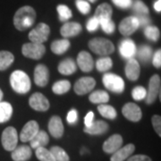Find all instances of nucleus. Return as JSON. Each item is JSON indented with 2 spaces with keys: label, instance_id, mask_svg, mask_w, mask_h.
I'll return each mask as SVG.
<instances>
[{
  "label": "nucleus",
  "instance_id": "7ed1b4c3",
  "mask_svg": "<svg viewBox=\"0 0 161 161\" xmlns=\"http://www.w3.org/2000/svg\"><path fill=\"white\" fill-rule=\"evenodd\" d=\"M89 47L98 56H108L115 50V46L109 40L104 38H94L89 41Z\"/></svg>",
  "mask_w": 161,
  "mask_h": 161
},
{
  "label": "nucleus",
  "instance_id": "ea45409f",
  "mask_svg": "<svg viewBox=\"0 0 161 161\" xmlns=\"http://www.w3.org/2000/svg\"><path fill=\"white\" fill-rule=\"evenodd\" d=\"M147 95V90L142 86H137L133 88L132 91V96L133 99L140 101L142 99H144Z\"/></svg>",
  "mask_w": 161,
  "mask_h": 161
},
{
  "label": "nucleus",
  "instance_id": "4c0bfd02",
  "mask_svg": "<svg viewBox=\"0 0 161 161\" xmlns=\"http://www.w3.org/2000/svg\"><path fill=\"white\" fill-rule=\"evenodd\" d=\"M50 151L54 156L56 161H69L70 158L65 150L58 146H54L50 149Z\"/></svg>",
  "mask_w": 161,
  "mask_h": 161
},
{
  "label": "nucleus",
  "instance_id": "b1692460",
  "mask_svg": "<svg viewBox=\"0 0 161 161\" xmlns=\"http://www.w3.org/2000/svg\"><path fill=\"white\" fill-rule=\"evenodd\" d=\"M113 14V9L110 5L107 3H103L97 7L96 12H95V17L98 20L99 23L104 21H108L111 20Z\"/></svg>",
  "mask_w": 161,
  "mask_h": 161
},
{
  "label": "nucleus",
  "instance_id": "1a4fd4ad",
  "mask_svg": "<svg viewBox=\"0 0 161 161\" xmlns=\"http://www.w3.org/2000/svg\"><path fill=\"white\" fill-rule=\"evenodd\" d=\"M95 85H96V80H94V78L90 76L81 77L75 82L74 90L77 95H85L92 92Z\"/></svg>",
  "mask_w": 161,
  "mask_h": 161
},
{
  "label": "nucleus",
  "instance_id": "2f4dec72",
  "mask_svg": "<svg viewBox=\"0 0 161 161\" xmlns=\"http://www.w3.org/2000/svg\"><path fill=\"white\" fill-rule=\"evenodd\" d=\"M138 58L142 62V63H149L150 59L153 56V51H152V47L148 45H143V46L140 47L137 52H136Z\"/></svg>",
  "mask_w": 161,
  "mask_h": 161
},
{
  "label": "nucleus",
  "instance_id": "5fc2aeb1",
  "mask_svg": "<svg viewBox=\"0 0 161 161\" xmlns=\"http://www.w3.org/2000/svg\"><path fill=\"white\" fill-rule=\"evenodd\" d=\"M88 1H89V2H91V3H95L97 0H88Z\"/></svg>",
  "mask_w": 161,
  "mask_h": 161
},
{
  "label": "nucleus",
  "instance_id": "a19ab883",
  "mask_svg": "<svg viewBox=\"0 0 161 161\" xmlns=\"http://www.w3.org/2000/svg\"><path fill=\"white\" fill-rule=\"evenodd\" d=\"M76 7L82 14H87L91 11V5L86 0H76Z\"/></svg>",
  "mask_w": 161,
  "mask_h": 161
},
{
  "label": "nucleus",
  "instance_id": "603ef678",
  "mask_svg": "<svg viewBox=\"0 0 161 161\" xmlns=\"http://www.w3.org/2000/svg\"><path fill=\"white\" fill-rule=\"evenodd\" d=\"M154 9L157 12H158V13L161 11V0L156 1L155 4H154Z\"/></svg>",
  "mask_w": 161,
  "mask_h": 161
},
{
  "label": "nucleus",
  "instance_id": "423d86ee",
  "mask_svg": "<svg viewBox=\"0 0 161 161\" xmlns=\"http://www.w3.org/2000/svg\"><path fill=\"white\" fill-rule=\"evenodd\" d=\"M22 52L25 58L39 60L44 56V54L46 52V47L43 44L29 42V43H26L23 45Z\"/></svg>",
  "mask_w": 161,
  "mask_h": 161
},
{
  "label": "nucleus",
  "instance_id": "f03ea898",
  "mask_svg": "<svg viewBox=\"0 0 161 161\" xmlns=\"http://www.w3.org/2000/svg\"><path fill=\"white\" fill-rule=\"evenodd\" d=\"M10 84L12 89L19 94L29 92L31 87L30 77L22 70H16L12 73L10 75Z\"/></svg>",
  "mask_w": 161,
  "mask_h": 161
},
{
  "label": "nucleus",
  "instance_id": "f257e3e1",
  "mask_svg": "<svg viewBox=\"0 0 161 161\" xmlns=\"http://www.w3.org/2000/svg\"><path fill=\"white\" fill-rule=\"evenodd\" d=\"M37 18L34 8L30 6H25L18 9L14 16V25L20 31H23L31 28Z\"/></svg>",
  "mask_w": 161,
  "mask_h": 161
},
{
  "label": "nucleus",
  "instance_id": "49530a36",
  "mask_svg": "<svg viewBox=\"0 0 161 161\" xmlns=\"http://www.w3.org/2000/svg\"><path fill=\"white\" fill-rule=\"evenodd\" d=\"M112 2L119 8L127 9L132 6V0H112Z\"/></svg>",
  "mask_w": 161,
  "mask_h": 161
},
{
  "label": "nucleus",
  "instance_id": "20e7f679",
  "mask_svg": "<svg viewBox=\"0 0 161 161\" xmlns=\"http://www.w3.org/2000/svg\"><path fill=\"white\" fill-rule=\"evenodd\" d=\"M104 86L108 91L115 93H122L125 91V81L119 75L107 73L102 77Z\"/></svg>",
  "mask_w": 161,
  "mask_h": 161
},
{
  "label": "nucleus",
  "instance_id": "6ab92c4d",
  "mask_svg": "<svg viewBox=\"0 0 161 161\" xmlns=\"http://www.w3.org/2000/svg\"><path fill=\"white\" fill-rule=\"evenodd\" d=\"M125 75L130 80H137L141 74V66L138 61L134 58H131L128 60L125 65Z\"/></svg>",
  "mask_w": 161,
  "mask_h": 161
},
{
  "label": "nucleus",
  "instance_id": "6e6552de",
  "mask_svg": "<svg viewBox=\"0 0 161 161\" xmlns=\"http://www.w3.org/2000/svg\"><path fill=\"white\" fill-rule=\"evenodd\" d=\"M160 77L158 75H154L150 78L149 82V90L147 91V95L145 98L146 103L148 105L155 102V100L158 98V95H159L160 93Z\"/></svg>",
  "mask_w": 161,
  "mask_h": 161
},
{
  "label": "nucleus",
  "instance_id": "0eeeda50",
  "mask_svg": "<svg viewBox=\"0 0 161 161\" xmlns=\"http://www.w3.org/2000/svg\"><path fill=\"white\" fill-rule=\"evenodd\" d=\"M2 145L7 151H13L16 148L18 142L17 131L14 127L9 126L4 130L1 138Z\"/></svg>",
  "mask_w": 161,
  "mask_h": 161
},
{
  "label": "nucleus",
  "instance_id": "c85d7f7f",
  "mask_svg": "<svg viewBox=\"0 0 161 161\" xmlns=\"http://www.w3.org/2000/svg\"><path fill=\"white\" fill-rule=\"evenodd\" d=\"M90 101L93 104H105L108 102L109 95L105 91H96L93 92L89 97Z\"/></svg>",
  "mask_w": 161,
  "mask_h": 161
},
{
  "label": "nucleus",
  "instance_id": "864d4df0",
  "mask_svg": "<svg viewBox=\"0 0 161 161\" xmlns=\"http://www.w3.org/2000/svg\"><path fill=\"white\" fill-rule=\"evenodd\" d=\"M2 98H3V92H2L1 89H0V102L2 101Z\"/></svg>",
  "mask_w": 161,
  "mask_h": 161
},
{
  "label": "nucleus",
  "instance_id": "f3484780",
  "mask_svg": "<svg viewBox=\"0 0 161 161\" xmlns=\"http://www.w3.org/2000/svg\"><path fill=\"white\" fill-rule=\"evenodd\" d=\"M77 64L82 72L89 73L94 67V62L92 55L87 51H80L77 57Z\"/></svg>",
  "mask_w": 161,
  "mask_h": 161
},
{
  "label": "nucleus",
  "instance_id": "58836bf2",
  "mask_svg": "<svg viewBox=\"0 0 161 161\" xmlns=\"http://www.w3.org/2000/svg\"><path fill=\"white\" fill-rule=\"evenodd\" d=\"M132 11L135 15H148L149 14V8L141 0H136L132 6Z\"/></svg>",
  "mask_w": 161,
  "mask_h": 161
},
{
  "label": "nucleus",
  "instance_id": "aec40b11",
  "mask_svg": "<svg viewBox=\"0 0 161 161\" xmlns=\"http://www.w3.org/2000/svg\"><path fill=\"white\" fill-rule=\"evenodd\" d=\"M80 31H81V25L80 23H75V22L65 23L60 30V33L64 39L77 36Z\"/></svg>",
  "mask_w": 161,
  "mask_h": 161
},
{
  "label": "nucleus",
  "instance_id": "ddd939ff",
  "mask_svg": "<svg viewBox=\"0 0 161 161\" xmlns=\"http://www.w3.org/2000/svg\"><path fill=\"white\" fill-rule=\"evenodd\" d=\"M119 52H120L121 57L125 59H131L136 55L137 47L133 40L130 39H125L122 40L119 45Z\"/></svg>",
  "mask_w": 161,
  "mask_h": 161
},
{
  "label": "nucleus",
  "instance_id": "9d476101",
  "mask_svg": "<svg viewBox=\"0 0 161 161\" xmlns=\"http://www.w3.org/2000/svg\"><path fill=\"white\" fill-rule=\"evenodd\" d=\"M29 104L32 109L40 112H45L50 107L48 99L40 92H36L31 96Z\"/></svg>",
  "mask_w": 161,
  "mask_h": 161
},
{
  "label": "nucleus",
  "instance_id": "9b49d317",
  "mask_svg": "<svg viewBox=\"0 0 161 161\" xmlns=\"http://www.w3.org/2000/svg\"><path fill=\"white\" fill-rule=\"evenodd\" d=\"M139 27L140 26L137 18L135 16H129L121 21L119 24V31L124 36H130L134 31H136Z\"/></svg>",
  "mask_w": 161,
  "mask_h": 161
},
{
  "label": "nucleus",
  "instance_id": "c756f323",
  "mask_svg": "<svg viewBox=\"0 0 161 161\" xmlns=\"http://www.w3.org/2000/svg\"><path fill=\"white\" fill-rule=\"evenodd\" d=\"M98 111L99 114L102 115L103 117L110 120H114L115 117L117 116L116 110L115 109L114 107L110 105H106V104H100L98 105Z\"/></svg>",
  "mask_w": 161,
  "mask_h": 161
},
{
  "label": "nucleus",
  "instance_id": "f8f14e48",
  "mask_svg": "<svg viewBox=\"0 0 161 161\" xmlns=\"http://www.w3.org/2000/svg\"><path fill=\"white\" fill-rule=\"evenodd\" d=\"M122 113L124 116L132 122H139L142 117V113L138 105L132 103H127L123 107Z\"/></svg>",
  "mask_w": 161,
  "mask_h": 161
},
{
  "label": "nucleus",
  "instance_id": "09e8293b",
  "mask_svg": "<svg viewBox=\"0 0 161 161\" xmlns=\"http://www.w3.org/2000/svg\"><path fill=\"white\" fill-rule=\"evenodd\" d=\"M134 16L138 20L139 26H142V27L149 26L150 23V19L148 15H134Z\"/></svg>",
  "mask_w": 161,
  "mask_h": 161
},
{
  "label": "nucleus",
  "instance_id": "cd10ccee",
  "mask_svg": "<svg viewBox=\"0 0 161 161\" xmlns=\"http://www.w3.org/2000/svg\"><path fill=\"white\" fill-rule=\"evenodd\" d=\"M13 115V107L6 101L0 102V124L6 123L11 118Z\"/></svg>",
  "mask_w": 161,
  "mask_h": 161
},
{
  "label": "nucleus",
  "instance_id": "4468645a",
  "mask_svg": "<svg viewBox=\"0 0 161 161\" xmlns=\"http://www.w3.org/2000/svg\"><path fill=\"white\" fill-rule=\"evenodd\" d=\"M39 124L34 120L29 121L24 126L20 134V139L23 142H30L39 132Z\"/></svg>",
  "mask_w": 161,
  "mask_h": 161
},
{
  "label": "nucleus",
  "instance_id": "a211bd4d",
  "mask_svg": "<svg viewBox=\"0 0 161 161\" xmlns=\"http://www.w3.org/2000/svg\"><path fill=\"white\" fill-rule=\"evenodd\" d=\"M48 131L54 138H61L64 134V125L62 119L58 116L54 115L50 118L48 122Z\"/></svg>",
  "mask_w": 161,
  "mask_h": 161
},
{
  "label": "nucleus",
  "instance_id": "5701e85b",
  "mask_svg": "<svg viewBox=\"0 0 161 161\" xmlns=\"http://www.w3.org/2000/svg\"><path fill=\"white\" fill-rule=\"evenodd\" d=\"M32 152L29 146L22 145L12 151V158L14 161H27L31 158Z\"/></svg>",
  "mask_w": 161,
  "mask_h": 161
},
{
  "label": "nucleus",
  "instance_id": "39448f33",
  "mask_svg": "<svg viewBox=\"0 0 161 161\" xmlns=\"http://www.w3.org/2000/svg\"><path fill=\"white\" fill-rule=\"evenodd\" d=\"M50 34V28L46 23H39L29 33V40L31 42L43 44L46 42Z\"/></svg>",
  "mask_w": 161,
  "mask_h": 161
},
{
  "label": "nucleus",
  "instance_id": "2eb2a0df",
  "mask_svg": "<svg viewBox=\"0 0 161 161\" xmlns=\"http://www.w3.org/2000/svg\"><path fill=\"white\" fill-rule=\"evenodd\" d=\"M49 80V71L46 65L38 64L34 69V81L36 85L45 87Z\"/></svg>",
  "mask_w": 161,
  "mask_h": 161
},
{
  "label": "nucleus",
  "instance_id": "a18cd8bd",
  "mask_svg": "<svg viewBox=\"0 0 161 161\" xmlns=\"http://www.w3.org/2000/svg\"><path fill=\"white\" fill-rule=\"evenodd\" d=\"M152 125L155 129L156 132L161 136V117L160 115H155L152 116Z\"/></svg>",
  "mask_w": 161,
  "mask_h": 161
},
{
  "label": "nucleus",
  "instance_id": "4be33fe9",
  "mask_svg": "<svg viewBox=\"0 0 161 161\" xmlns=\"http://www.w3.org/2000/svg\"><path fill=\"white\" fill-rule=\"evenodd\" d=\"M134 150H135V146L133 144H127L125 147L120 148L119 150L114 152L110 158V161H125L132 155Z\"/></svg>",
  "mask_w": 161,
  "mask_h": 161
},
{
  "label": "nucleus",
  "instance_id": "e433bc0d",
  "mask_svg": "<svg viewBox=\"0 0 161 161\" xmlns=\"http://www.w3.org/2000/svg\"><path fill=\"white\" fill-rule=\"evenodd\" d=\"M57 11L58 13V18L61 22H66L73 17L72 11L70 8L65 5H59L57 7Z\"/></svg>",
  "mask_w": 161,
  "mask_h": 161
},
{
  "label": "nucleus",
  "instance_id": "f704fd0d",
  "mask_svg": "<svg viewBox=\"0 0 161 161\" xmlns=\"http://www.w3.org/2000/svg\"><path fill=\"white\" fill-rule=\"evenodd\" d=\"M144 35L148 40L156 42L160 38V31L158 27L149 25V26L145 27V29H144Z\"/></svg>",
  "mask_w": 161,
  "mask_h": 161
},
{
  "label": "nucleus",
  "instance_id": "a878e982",
  "mask_svg": "<svg viewBox=\"0 0 161 161\" xmlns=\"http://www.w3.org/2000/svg\"><path fill=\"white\" fill-rule=\"evenodd\" d=\"M49 142V137L45 131H39L33 138L30 141L31 147L32 149H38L40 147H45Z\"/></svg>",
  "mask_w": 161,
  "mask_h": 161
},
{
  "label": "nucleus",
  "instance_id": "412c9836",
  "mask_svg": "<svg viewBox=\"0 0 161 161\" xmlns=\"http://www.w3.org/2000/svg\"><path fill=\"white\" fill-rule=\"evenodd\" d=\"M108 125L102 120L94 121L91 126L85 127L84 132L91 135H101L108 131Z\"/></svg>",
  "mask_w": 161,
  "mask_h": 161
},
{
  "label": "nucleus",
  "instance_id": "c03bdc74",
  "mask_svg": "<svg viewBox=\"0 0 161 161\" xmlns=\"http://www.w3.org/2000/svg\"><path fill=\"white\" fill-rule=\"evenodd\" d=\"M66 121L69 125H75L78 121V112L77 110L73 108L68 112L67 116H66Z\"/></svg>",
  "mask_w": 161,
  "mask_h": 161
},
{
  "label": "nucleus",
  "instance_id": "8fccbe9b",
  "mask_svg": "<svg viewBox=\"0 0 161 161\" xmlns=\"http://www.w3.org/2000/svg\"><path fill=\"white\" fill-rule=\"evenodd\" d=\"M94 113L92 111H90L84 117V125H85V127L91 126L92 125V123L94 122Z\"/></svg>",
  "mask_w": 161,
  "mask_h": 161
},
{
  "label": "nucleus",
  "instance_id": "dca6fc26",
  "mask_svg": "<svg viewBox=\"0 0 161 161\" xmlns=\"http://www.w3.org/2000/svg\"><path fill=\"white\" fill-rule=\"evenodd\" d=\"M123 144V138L120 134H113L103 144V150L108 154H113L119 150Z\"/></svg>",
  "mask_w": 161,
  "mask_h": 161
},
{
  "label": "nucleus",
  "instance_id": "393cba45",
  "mask_svg": "<svg viewBox=\"0 0 161 161\" xmlns=\"http://www.w3.org/2000/svg\"><path fill=\"white\" fill-rule=\"evenodd\" d=\"M58 72L64 75H71L75 74L77 69L76 64L71 58H66L59 64L58 67Z\"/></svg>",
  "mask_w": 161,
  "mask_h": 161
},
{
  "label": "nucleus",
  "instance_id": "72a5a7b5",
  "mask_svg": "<svg viewBox=\"0 0 161 161\" xmlns=\"http://www.w3.org/2000/svg\"><path fill=\"white\" fill-rule=\"evenodd\" d=\"M36 157L40 161H56L52 152L49 150H47L45 147H40L36 149Z\"/></svg>",
  "mask_w": 161,
  "mask_h": 161
},
{
  "label": "nucleus",
  "instance_id": "473e14b6",
  "mask_svg": "<svg viewBox=\"0 0 161 161\" xmlns=\"http://www.w3.org/2000/svg\"><path fill=\"white\" fill-rule=\"evenodd\" d=\"M70 89H71V83L69 80H58L57 82H55L52 86L53 92L58 95H62L68 92Z\"/></svg>",
  "mask_w": 161,
  "mask_h": 161
},
{
  "label": "nucleus",
  "instance_id": "de8ad7c7",
  "mask_svg": "<svg viewBox=\"0 0 161 161\" xmlns=\"http://www.w3.org/2000/svg\"><path fill=\"white\" fill-rule=\"evenodd\" d=\"M152 63L156 68H160L161 66V50L158 49L152 56Z\"/></svg>",
  "mask_w": 161,
  "mask_h": 161
},
{
  "label": "nucleus",
  "instance_id": "37998d69",
  "mask_svg": "<svg viewBox=\"0 0 161 161\" xmlns=\"http://www.w3.org/2000/svg\"><path fill=\"white\" fill-rule=\"evenodd\" d=\"M98 27H99V22L95 16L90 18V20L87 22L86 28L88 30V31H90V32H93V31H97L98 29Z\"/></svg>",
  "mask_w": 161,
  "mask_h": 161
},
{
  "label": "nucleus",
  "instance_id": "7c9ffc66",
  "mask_svg": "<svg viewBox=\"0 0 161 161\" xmlns=\"http://www.w3.org/2000/svg\"><path fill=\"white\" fill-rule=\"evenodd\" d=\"M14 61V57L11 52L2 50L0 51V71L6 70Z\"/></svg>",
  "mask_w": 161,
  "mask_h": 161
},
{
  "label": "nucleus",
  "instance_id": "c9c22d12",
  "mask_svg": "<svg viewBox=\"0 0 161 161\" xmlns=\"http://www.w3.org/2000/svg\"><path fill=\"white\" fill-rule=\"evenodd\" d=\"M113 66V61L108 57L98 58L96 62V67L98 72H106L112 68Z\"/></svg>",
  "mask_w": 161,
  "mask_h": 161
},
{
  "label": "nucleus",
  "instance_id": "bb28decb",
  "mask_svg": "<svg viewBox=\"0 0 161 161\" xmlns=\"http://www.w3.org/2000/svg\"><path fill=\"white\" fill-rule=\"evenodd\" d=\"M70 46V41L67 39L55 40L52 42L51 50L56 55H62L69 49Z\"/></svg>",
  "mask_w": 161,
  "mask_h": 161
},
{
  "label": "nucleus",
  "instance_id": "79ce46f5",
  "mask_svg": "<svg viewBox=\"0 0 161 161\" xmlns=\"http://www.w3.org/2000/svg\"><path fill=\"white\" fill-rule=\"evenodd\" d=\"M99 25L101 26V28L104 31L108 34H112L115 29V23L112 20H108V21H104L99 23Z\"/></svg>",
  "mask_w": 161,
  "mask_h": 161
},
{
  "label": "nucleus",
  "instance_id": "3c124183",
  "mask_svg": "<svg viewBox=\"0 0 161 161\" xmlns=\"http://www.w3.org/2000/svg\"><path fill=\"white\" fill-rule=\"evenodd\" d=\"M127 161H152L150 157L146 155H135L130 157Z\"/></svg>",
  "mask_w": 161,
  "mask_h": 161
}]
</instances>
